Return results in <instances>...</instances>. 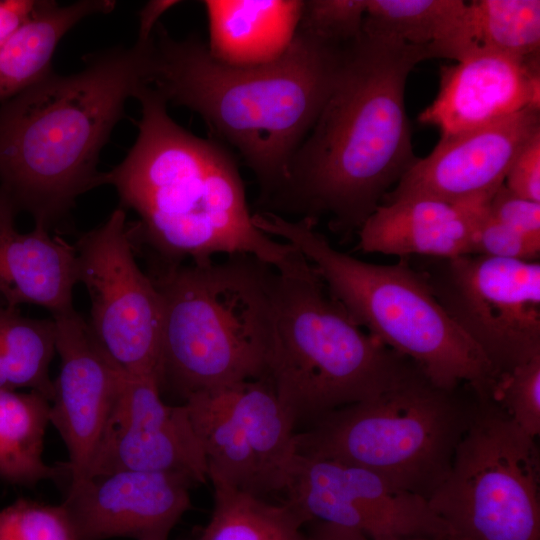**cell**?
<instances>
[{"label":"cell","instance_id":"obj_16","mask_svg":"<svg viewBox=\"0 0 540 540\" xmlns=\"http://www.w3.org/2000/svg\"><path fill=\"white\" fill-rule=\"evenodd\" d=\"M194 483L181 473L116 470L70 486L62 505L77 540L168 539L191 508Z\"/></svg>","mask_w":540,"mask_h":540},{"label":"cell","instance_id":"obj_33","mask_svg":"<svg viewBox=\"0 0 540 540\" xmlns=\"http://www.w3.org/2000/svg\"><path fill=\"white\" fill-rule=\"evenodd\" d=\"M517 196L540 202V131H537L514 158L504 180Z\"/></svg>","mask_w":540,"mask_h":540},{"label":"cell","instance_id":"obj_26","mask_svg":"<svg viewBox=\"0 0 540 540\" xmlns=\"http://www.w3.org/2000/svg\"><path fill=\"white\" fill-rule=\"evenodd\" d=\"M55 353L53 318H29L0 304V389L28 388L51 402L54 383L49 367Z\"/></svg>","mask_w":540,"mask_h":540},{"label":"cell","instance_id":"obj_32","mask_svg":"<svg viewBox=\"0 0 540 540\" xmlns=\"http://www.w3.org/2000/svg\"><path fill=\"white\" fill-rule=\"evenodd\" d=\"M491 217L528 236L540 237V202L515 195L503 184L488 204Z\"/></svg>","mask_w":540,"mask_h":540},{"label":"cell","instance_id":"obj_8","mask_svg":"<svg viewBox=\"0 0 540 540\" xmlns=\"http://www.w3.org/2000/svg\"><path fill=\"white\" fill-rule=\"evenodd\" d=\"M474 405L419 374L297 432V453L366 468L428 500L450 470Z\"/></svg>","mask_w":540,"mask_h":540},{"label":"cell","instance_id":"obj_22","mask_svg":"<svg viewBox=\"0 0 540 540\" xmlns=\"http://www.w3.org/2000/svg\"><path fill=\"white\" fill-rule=\"evenodd\" d=\"M112 0H81L60 5L42 0L36 11L0 49V104L46 79L57 45L77 23L110 13Z\"/></svg>","mask_w":540,"mask_h":540},{"label":"cell","instance_id":"obj_19","mask_svg":"<svg viewBox=\"0 0 540 540\" xmlns=\"http://www.w3.org/2000/svg\"><path fill=\"white\" fill-rule=\"evenodd\" d=\"M490 200L417 197L380 204L357 232L358 249L399 258L473 254L475 234Z\"/></svg>","mask_w":540,"mask_h":540},{"label":"cell","instance_id":"obj_9","mask_svg":"<svg viewBox=\"0 0 540 540\" xmlns=\"http://www.w3.org/2000/svg\"><path fill=\"white\" fill-rule=\"evenodd\" d=\"M539 450L491 399L475 398L450 470L428 503L457 540H540Z\"/></svg>","mask_w":540,"mask_h":540},{"label":"cell","instance_id":"obj_2","mask_svg":"<svg viewBox=\"0 0 540 540\" xmlns=\"http://www.w3.org/2000/svg\"><path fill=\"white\" fill-rule=\"evenodd\" d=\"M344 45L298 27L278 59L237 67L213 59L197 36L179 40L159 24L151 39L148 85L167 104L198 113L234 147L266 202L286 182L333 89Z\"/></svg>","mask_w":540,"mask_h":540},{"label":"cell","instance_id":"obj_14","mask_svg":"<svg viewBox=\"0 0 540 540\" xmlns=\"http://www.w3.org/2000/svg\"><path fill=\"white\" fill-rule=\"evenodd\" d=\"M52 318L60 370L53 381L50 423L58 430L68 451L70 487L89 473L126 373L74 309Z\"/></svg>","mask_w":540,"mask_h":540},{"label":"cell","instance_id":"obj_13","mask_svg":"<svg viewBox=\"0 0 540 540\" xmlns=\"http://www.w3.org/2000/svg\"><path fill=\"white\" fill-rule=\"evenodd\" d=\"M283 493L305 524L349 528L371 540L448 535L427 499L339 460L297 453Z\"/></svg>","mask_w":540,"mask_h":540},{"label":"cell","instance_id":"obj_15","mask_svg":"<svg viewBox=\"0 0 540 540\" xmlns=\"http://www.w3.org/2000/svg\"><path fill=\"white\" fill-rule=\"evenodd\" d=\"M116 470L181 473L195 483L209 480L186 407L163 401L155 375L126 374L87 477Z\"/></svg>","mask_w":540,"mask_h":540},{"label":"cell","instance_id":"obj_4","mask_svg":"<svg viewBox=\"0 0 540 540\" xmlns=\"http://www.w3.org/2000/svg\"><path fill=\"white\" fill-rule=\"evenodd\" d=\"M150 44L91 55L0 104V190L48 230L101 184L102 148L125 104L148 84Z\"/></svg>","mask_w":540,"mask_h":540},{"label":"cell","instance_id":"obj_31","mask_svg":"<svg viewBox=\"0 0 540 540\" xmlns=\"http://www.w3.org/2000/svg\"><path fill=\"white\" fill-rule=\"evenodd\" d=\"M473 254L537 262L540 237L528 236L504 225L489 215L487 207L475 234Z\"/></svg>","mask_w":540,"mask_h":540},{"label":"cell","instance_id":"obj_29","mask_svg":"<svg viewBox=\"0 0 540 540\" xmlns=\"http://www.w3.org/2000/svg\"><path fill=\"white\" fill-rule=\"evenodd\" d=\"M492 400L532 439L540 434V355L501 374Z\"/></svg>","mask_w":540,"mask_h":540},{"label":"cell","instance_id":"obj_5","mask_svg":"<svg viewBox=\"0 0 540 540\" xmlns=\"http://www.w3.org/2000/svg\"><path fill=\"white\" fill-rule=\"evenodd\" d=\"M275 269L251 255L163 263L160 389L183 399L266 379Z\"/></svg>","mask_w":540,"mask_h":540},{"label":"cell","instance_id":"obj_3","mask_svg":"<svg viewBox=\"0 0 540 540\" xmlns=\"http://www.w3.org/2000/svg\"><path fill=\"white\" fill-rule=\"evenodd\" d=\"M134 98L141 105L136 141L118 166L101 175L102 185L115 187L120 207L138 216L132 239L169 264L217 254L251 255L274 269L288 264L298 249L255 226L229 152L178 125L151 86L142 85Z\"/></svg>","mask_w":540,"mask_h":540},{"label":"cell","instance_id":"obj_7","mask_svg":"<svg viewBox=\"0 0 540 540\" xmlns=\"http://www.w3.org/2000/svg\"><path fill=\"white\" fill-rule=\"evenodd\" d=\"M255 226L297 248L351 318L386 347L413 362L436 387L467 386L492 399L500 377L481 350L444 311L407 257L395 264L364 262L335 249L310 218L263 211Z\"/></svg>","mask_w":540,"mask_h":540},{"label":"cell","instance_id":"obj_23","mask_svg":"<svg viewBox=\"0 0 540 540\" xmlns=\"http://www.w3.org/2000/svg\"><path fill=\"white\" fill-rule=\"evenodd\" d=\"M539 51V0H476L467 3L445 58L458 62L480 52H494L537 60Z\"/></svg>","mask_w":540,"mask_h":540},{"label":"cell","instance_id":"obj_24","mask_svg":"<svg viewBox=\"0 0 540 540\" xmlns=\"http://www.w3.org/2000/svg\"><path fill=\"white\" fill-rule=\"evenodd\" d=\"M51 402L41 393L0 389V478L33 487L43 480L68 476L66 463L46 464L44 436L50 423Z\"/></svg>","mask_w":540,"mask_h":540},{"label":"cell","instance_id":"obj_37","mask_svg":"<svg viewBox=\"0 0 540 540\" xmlns=\"http://www.w3.org/2000/svg\"><path fill=\"white\" fill-rule=\"evenodd\" d=\"M407 540H457V539L448 534L442 537H420V538H412V539H407Z\"/></svg>","mask_w":540,"mask_h":540},{"label":"cell","instance_id":"obj_17","mask_svg":"<svg viewBox=\"0 0 540 540\" xmlns=\"http://www.w3.org/2000/svg\"><path fill=\"white\" fill-rule=\"evenodd\" d=\"M537 131L540 109H528L489 126L440 138L381 204L417 197L449 202L490 200L504 184L516 155Z\"/></svg>","mask_w":540,"mask_h":540},{"label":"cell","instance_id":"obj_38","mask_svg":"<svg viewBox=\"0 0 540 540\" xmlns=\"http://www.w3.org/2000/svg\"><path fill=\"white\" fill-rule=\"evenodd\" d=\"M150 540H168V539H150Z\"/></svg>","mask_w":540,"mask_h":540},{"label":"cell","instance_id":"obj_27","mask_svg":"<svg viewBox=\"0 0 540 540\" xmlns=\"http://www.w3.org/2000/svg\"><path fill=\"white\" fill-rule=\"evenodd\" d=\"M466 10L462 0H367L363 32L426 46L431 59L457 31Z\"/></svg>","mask_w":540,"mask_h":540},{"label":"cell","instance_id":"obj_10","mask_svg":"<svg viewBox=\"0 0 540 540\" xmlns=\"http://www.w3.org/2000/svg\"><path fill=\"white\" fill-rule=\"evenodd\" d=\"M501 375L540 355V263L479 254L407 257Z\"/></svg>","mask_w":540,"mask_h":540},{"label":"cell","instance_id":"obj_36","mask_svg":"<svg viewBox=\"0 0 540 540\" xmlns=\"http://www.w3.org/2000/svg\"><path fill=\"white\" fill-rule=\"evenodd\" d=\"M310 540H371L359 531L323 522H311Z\"/></svg>","mask_w":540,"mask_h":540},{"label":"cell","instance_id":"obj_12","mask_svg":"<svg viewBox=\"0 0 540 540\" xmlns=\"http://www.w3.org/2000/svg\"><path fill=\"white\" fill-rule=\"evenodd\" d=\"M75 247L78 283L90 297L94 335L126 374L159 379L162 302L135 259L125 209L116 208Z\"/></svg>","mask_w":540,"mask_h":540},{"label":"cell","instance_id":"obj_21","mask_svg":"<svg viewBox=\"0 0 540 540\" xmlns=\"http://www.w3.org/2000/svg\"><path fill=\"white\" fill-rule=\"evenodd\" d=\"M209 24L210 56L229 66H256L278 59L294 40L300 0L202 1Z\"/></svg>","mask_w":540,"mask_h":540},{"label":"cell","instance_id":"obj_30","mask_svg":"<svg viewBox=\"0 0 540 540\" xmlns=\"http://www.w3.org/2000/svg\"><path fill=\"white\" fill-rule=\"evenodd\" d=\"M367 0H308L303 3L299 27L337 45L363 32Z\"/></svg>","mask_w":540,"mask_h":540},{"label":"cell","instance_id":"obj_11","mask_svg":"<svg viewBox=\"0 0 540 540\" xmlns=\"http://www.w3.org/2000/svg\"><path fill=\"white\" fill-rule=\"evenodd\" d=\"M186 408L212 483L263 498L284 492L298 431L266 379L196 395Z\"/></svg>","mask_w":540,"mask_h":540},{"label":"cell","instance_id":"obj_20","mask_svg":"<svg viewBox=\"0 0 540 540\" xmlns=\"http://www.w3.org/2000/svg\"><path fill=\"white\" fill-rule=\"evenodd\" d=\"M17 213L0 190V298L4 305L34 304L52 316L74 309L76 247L42 226L20 233L15 226Z\"/></svg>","mask_w":540,"mask_h":540},{"label":"cell","instance_id":"obj_1","mask_svg":"<svg viewBox=\"0 0 540 540\" xmlns=\"http://www.w3.org/2000/svg\"><path fill=\"white\" fill-rule=\"evenodd\" d=\"M426 46L362 32L344 45L333 89L296 151L281 189L266 204L351 234L418 157L413 152L405 88Z\"/></svg>","mask_w":540,"mask_h":540},{"label":"cell","instance_id":"obj_34","mask_svg":"<svg viewBox=\"0 0 540 540\" xmlns=\"http://www.w3.org/2000/svg\"><path fill=\"white\" fill-rule=\"evenodd\" d=\"M38 5L35 0H0V49Z\"/></svg>","mask_w":540,"mask_h":540},{"label":"cell","instance_id":"obj_35","mask_svg":"<svg viewBox=\"0 0 540 540\" xmlns=\"http://www.w3.org/2000/svg\"><path fill=\"white\" fill-rule=\"evenodd\" d=\"M177 0H151L139 12L137 43L147 44L153 35L159 18L172 7L180 4Z\"/></svg>","mask_w":540,"mask_h":540},{"label":"cell","instance_id":"obj_18","mask_svg":"<svg viewBox=\"0 0 540 540\" xmlns=\"http://www.w3.org/2000/svg\"><path fill=\"white\" fill-rule=\"evenodd\" d=\"M528 109H540L539 59L480 52L441 68L438 94L419 121L447 138Z\"/></svg>","mask_w":540,"mask_h":540},{"label":"cell","instance_id":"obj_6","mask_svg":"<svg viewBox=\"0 0 540 540\" xmlns=\"http://www.w3.org/2000/svg\"><path fill=\"white\" fill-rule=\"evenodd\" d=\"M419 374L351 318L300 251L275 269L266 380L296 428Z\"/></svg>","mask_w":540,"mask_h":540},{"label":"cell","instance_id":"obj_28","mask_svg":"<svg viewBox=\"0 0 540 540\" xmlns=\"http://www.w3.org/2000/svg\"><path fill=\"white\" fill-rule=\"evenodd\" d=\"M0 540H77L62 505L18 498L0 510Z\"/></svg>","mask_w":540,"mask_h":540},{"label":"cell","instance_id":"obj_25","mask_svg":"<svg viewBox=\"0 0 540 540\" xmlns=\"http://www.w3.org/2000/svg\"><path fill=\"white\" fill-rule=\"evenodd\" d=\"M213 509L195 540H310L305 522L285 501L263 497L212 483Z\"/></svg>","mask_w":540,"mask_h":540}]
</instances>
